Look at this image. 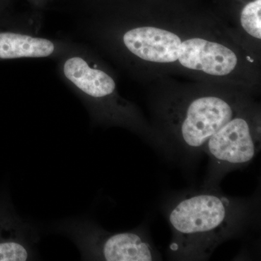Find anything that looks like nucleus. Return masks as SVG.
<instances>
[{
	"label": "nucleus",
	"instance_id": "obj_1",
	"mask_svg": "<svg viewBox=\"0 0 261 261\" xmlns=\"http://www.w3.org/2000/svg\"><path fill=\"white\" fill-rule=\"evenodd\" d=\"M247 205L225 196L201 193L178 201L168 213L173 232L170 251L177 258L200 260L241 229Z\"/></svg>",
	"mask_w": 261,
	"mask_h": 261
},
{
	"label": "nucleus",
	"instance_id": "obj_2",
	"mask_svg": "<svg viewBox=\"0 0 261 261\" xmlns=\"http://www.w3.org/2000/svg\"><path fill=\"white\" fill-rule=\"evenodd\" d=\"M78 247L83 260L150 261L159 255L141 231L109 232L92 221L68 219L56 225Z\"/></svg>",
	"mask_w": 261,
	"mask_h": 261
},
{
	"label": "nucleus",
	"instance_id": "obj_3",
	"mask_svg": "<svg viewBox=\"0 0 261 261\" xmlns=\"http://www.w3.org/2000/svg\"><path fill=\"white\" fill-rule=\"evenodd\" d=\"M260 142V132L255 133L245 118L234 117L207 140L202 151L210 157L214 171L223 174L251 162Z\"/></svg>",
	"mask_w": 261,
	"mask_h": 261
},
{
	"label": "nucleus",
	"instance_id": "obj_4",
	"mask_svg": "<svg viewBox=\"0 0 261 261\" xmlns=\"http://www.w3.org/2000/svg\"><path fill=\"white\" fill-rule=\"evenodd\" d=\"M231 105L221 98L207 96L192 101L180 123L179 140L188 151H202L207 140L234 118Z\"/></svg>",
	"mask_w": 261,
	"mask_h": 261
},
{
	"label": "nucleus",
	"instance_id": "obj_5",
	"mask_svg": "<svg viewBox=\"0 0 261 261\" xmlns=\"http://www.w3.org/2000/svg\"><path fill=\"white\" fill-rule=\"evenodd\" d=\"M62 74L72 88L91 109L106 107L113 118L117 115L114 108H120L111 100L114 99L116 83L111 75L99 69L83 54H69L63 59Z\"/></svg>",
	"mask_w": 261,
	"mask_h": 261
},
{
	"label": "nucleus",
	"instance_id": "obj_6",
	"mask_svg": "<svg viewBox=\"0 0 261 261\" xmlns=\"http://www.w3.org/2000/svg\"><path fill=\"white\" fill-rule=\"evenodd\" d=\"M178 60L185 68L213 75H227L238 63V58L231 49L199 38L181 42Z\"/></svg>",
	"mask_w": 261,
	"mask_h": 261
},
{
	"label": "nucleus",
	"instance_id": "obj_7",
	"mask_svg": "<svg viewBox=\"0 0 261 261\" xmlns=\"http://www.w3.org/2000/svg\"><path fill=\"white\" fill-rule=\"evenodd\" d=\"M127 49L145 61L172 63L177 61L181 41L176 34L154 27H140L123 35Z\"/></svg>",
	"mask_w": 261,
	"mask_h": 261
},
{
	"label": "nucleus",
	"instance_id": "obj_8",
	"mask_svg": "<svg viewBox=\"0 0 261 261\" xmlns=\"http://www.w3.org/2000/svg\"><path fill=\"white\" fill-rule=\"evenodd\" d=\"M61 51V44L51 39L0 28V61L50 58L59 55Z\"/></svg>",
	"mask_w": 261,
	"mask_h": 261
},
{
	"label": "nucleus",
	"instance_id": "obj_9",
	"mask_svg": "<svg viewBox=\"0 0 261 261\" xmlns=\"http://www.w3.org/2000/svg\"><path fill=\"white\" fill-rule=\"evenodd\" d=\"M261 0L248 3L241 13V23L243 29L252 37L261 38Z\"/></svg>",
	"mask_w": 261,
	"mask_h": 261
},
{
	"label": "nucleus",
	"instance_id": "obj_10",
	"mask_svg": "<svg viewBox=\"0 0 261 261\" xmlns=\"http://www.w3.org/2000/svg\"><path fill=\"white\" fill-rule=\"evenodd\" d=\"M29 1L35 6L42 7L47 4L48 2L50 1V0H29Z\"/></svg>",
	"mask_w": 261,
	"mask_h": 261
},
{
	"label": "nucleus",
	"instance_id": "obj_11",
	"mask_svg": "<svg viewBox=\"0 0 261 261\" xmlns=\"http://www.w3.org/2000/svg\"><path fill=\"white\" fill-rule=\"evenodd\" d=\"M9 0H0V15L4 12L5 8L8 6Z\"/></svg>",
	"mask_w": 261,
	"mask_h": 261
}]
</instances>
